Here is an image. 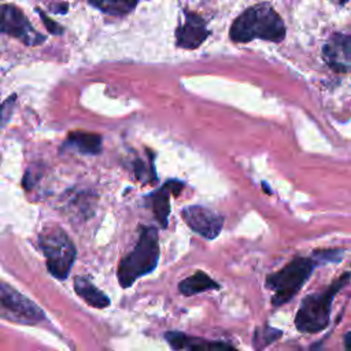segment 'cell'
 <instances>
[{"mask_svg": "<svg viewBox=\"0 0 351 351\" xmlns=\"http://www.w3.org/2000/svg\"><path fill=\"white\" fill-rule=\"evenodd\" d=\"M285 33L287 29L281 16L269 4L263 3L241 12L232 23L229 37L234 43H248L255 38L281 43Z\"/></svg>", "mask_w": 351, "mask_h": 351, "instance_id": "obj_1", "label": "cell"}, {"mask_svg": "<svg viewBox=\"0 0 351 351\" xmlns=\"http://www.w3.org/2000/svg\"><path fill=\"white\" fill-rule=\"evenodd\" d=\"M159 234L154 226H140V233L133 250L118 265L117 277L122 288H129L140 277L149 274L159 261Z\"/></svg>", "mask_w": 351, "mask_h": 351, "instance_id": "obj_2", "label": "cell"}, {"mask_svg": "<svg viewBox=\"0 0 351 351\" xmlns=\"http://www.w3.org/2000/svg\"><path fill=\"white\" fill-rule=\"evenodd\" d=\"M324 265L318 251H314L311 256H296L289 261L280 270L270 273L266 280V288L273 292L271 304L280 307L289 302L310 278L314 269Z\"/></svg>", "mask_w": 351, "mask_h": 351, "instance_id": "obj_3", "label": "cell"}, {"mask_svg": "<svg viewBox=\"0 0 351 351\" xmlns=\"http://www.w3.org/2000/svg\"><path fill=\"white\" fill-rule=\"evenodd\" d=\"M350 282V271H344L339 278L322 291L307 295L296 311L295 326L302 333H318L328 328L332 304L336 293Z\"/></svg>", "mask_w": 351, "mask_h": 351, "instance_id": "obj_4", "label": "cell"}, {"mask_svg": "<svg viewBox=\"0 0 351 351\" xmlns=\"http://www.w3.org/2000/svg\"><path fill=\"white\" fill-rule=\"evenodd\" d=\"M38 245L45 256L48 271L58 280L67 278L77 255L69 234L59 226L45 228L38 236Z\"/></svg>", "mask_w": 351, "mask_h": 351, "instance_id": "obj_5", "label": "cell"}, {"mask_svg": "<svg viewBox=\"0 0 351 351\" xmlns=\"http://www.w3.org/2000/svg\"><path fill=\"white\" fill-rule=\"evenodd\" d=\"M0 318L15 324L34 325L45 315L36 303L0 281Z\"/></svg>", "mask_w": 351, "mask_h": 351, "instance_id": "obj_6", "label": "cell"}, {"mask_svg": "<svg viewBox=\"0 0 351 351\" xmlns=\"http://www.w3.org/2000/svg\"><path fill=\"white\" fill-rule=\"evenodd\" d=\"M0 32L26 45H38L45 41V37L34 30L22 10L14 4H0Z\"/></svg>", "mask_w": 351, "mask_h": 351, "instance_id": "obj_7", "label": "cell"}, {"mask_svg": "<svg viewBox=\"0 0 351 351\" xmlns=\"http://www.w3.org/2000/svg\"><path fill=\"white\" fill-rule=\"evenodd\" d=\"M184 222L199 236L207 240L215 239L223 226V217L203 206H188L181 211Z\"/></svg>", "mask_w": 351, "mask_h": 351, "instance_id": "obj_8", "label": "cell"}, {"mask_svg": "<svg viewBox=\"0 0 351 351\" xmlns=\"http://www.w3.org/2000/svg\"><path fill=\"white\" fill-rule=\"evenodd\" d=\"M185 184L180 180H169L159 189L144 196V204L152 211L160 228L166 229L170 215V195L178 196Z\"/></svg>", "mask_w": 351, "mask_h": 351, "instance_id": "obj_9", "label": "cell"}, {"mask_svg": "<svg viewBox=\"0 0 351 351\" xmlns=\"http://www.w3.org/2000/svg\"><path fill=\"white\" fill-rule=\"evenodd\" d=\"M184 15V22L176 29V44L180 48L195 49L208 37L210 30L200 15L191 11H185Z\"/></svg>", "mask_w": 351, "mask_h": 351, "instance_id": "obj_10", "label": "cell"}, {"mask_svg": "<svg viewBox=\"0 0 351 351\" xmlns=\"http://www.w3.org/2000/svg\"><path fill=\"white\" fill-rule=\"evenodd\" d=\"M322 58L333 71L347 74L351 64L350 36L343 33L332 34L322 48Z\"/></svg>", "mask_w": 351, "mask_h": 351, "instance_id": "obj_11", "label": "cell"}, {"mask_svg": "<svg viewBox=\"0 0 351 351\" xmlns=\"http://www.w3.org/2000/svg\"><path fill=\"white\" fill-rule=\"evenodd\" d=\"M165 339L169 343V346L173 350H230L233 348L232 344L223 343V341H210L202 337H193L189 335H185L182 332L171 330L165 333Z\"/></svg>", "mask_w": 351, "mask_h": 351, "instance_id": "obj_12", "label": "cell"}, {"mask_svg": "<svg viewBox=\"0 0 351 351\" xmlns=\"http://www.w3.org/2000/svg\"><path fill=\"white\" fill-rule=\"evenodd\" d=\"M64 147L84 155H99L101 152V136L97 133L75 130L67 136Z\"/></svg>", "mask_w": 351, "mask_h": 351, "instance_id": "obj_13", "label": "cell"}, {"mask_svg": "<svg viewBox=\"0 0 351 351\" xmlns=\"http://www.w3.org/2000/svg\"><path fill=\"white\" fill-rule=\"evenodd\" d=\"M74 291L84 302L95 308H106L111 303L110 298L103 291H100L93 285L90 280L82 276L74 278Z\"/></svg>", "mask_w": 351, "mask_h": 351, "instance_id": "obj_14", "label": "cell"}, {"mask_svg": "<svg viewBox=\"0 0 351 351\" xmlns=\"http://www.w3.org/2000/svg\"><path fill=\"white\" fill-rule=\"evenodd\" d=\"M219 288L221 285L217 281H214L208 274H206L203 270H196L192 276L181 280L178 284V291L186 298L193 296L196 293H202L204 291L219 289Z\"/></svg>", "mask_w": 351, "mask_h": 351, "instance_id": "obj_15", "label": "cell"}, {"mask_svg": "<svg viewBox=\"0 0 351 351\" xmlns=\"http://www.w3.org/2000/svg\"><path fill=\"white\" fill-rule=\"evenodd\" d=\"M137 1L138 0H89V4L106 14L122 16L134 10Z\"/></svg>", "mask_w": 351, "mask_h": 351, "instance_id": "obj_16", "label": "cell"}, {"mask_svg": "<svg viewBox=\"0 0 351 351\" xmlns=\"http://www.w3.org/2000/svg\"><path fill=\"white\" fill-rule=\"evenodd\" d=\"M281 336H282V332L280 329L265 324L263 326L256 328L255 332H254V336H252L254 348H256V350L266 348L267 346L274 343Z\"/></svg>", "mask_w": 351, "mask_h": 351, "instance_id": "obj_17", "label": "cell"}, {"mask_svg": "<svg viewBox=\"0 0 351 351\" xmlns=\"http://www.w3.org/2000/svg\"><path fill=\"white\" fill-rule=\"evenodd\" d=\"M38 14L41 15V19L45 25V27L52 33V34H62L63 33V29L60 25H58L55 21H52L49 16H47L41 10H38Z\"/></svg>", "mask_w": 351, "mask_h": 351, "instance_id": "obj_18", "label": "cell"}, {"mask_svg": "<svg viewBox=\"0 0 351 351\" xmlns=\"http://www.w3.org/2000/svg\"><path fill=\"white\" fill-rule=\"evenodd\" d=\"M348 333L350 332H347L346 336H344V346H346V348H348Z\"/></svg>", "mask_w": 351, "mask_h": 351, "instance_id": "obj_19", "label": "cell"}, {"mask_svg": "<svg viewBox=\"0 0 351 351\" xmlns=\"http://www.w3.org/2000/svg\"><path fill=\"white\" fill-rule=\"evenodd\" d=\"M337 1H340V3H341V4H344V3H347V1H348V0H337Z\"/></svg>", "mask_w": 351, "mask_h": 351, "instance_id": "obj_20", "label": "cell"}]
</instances>
